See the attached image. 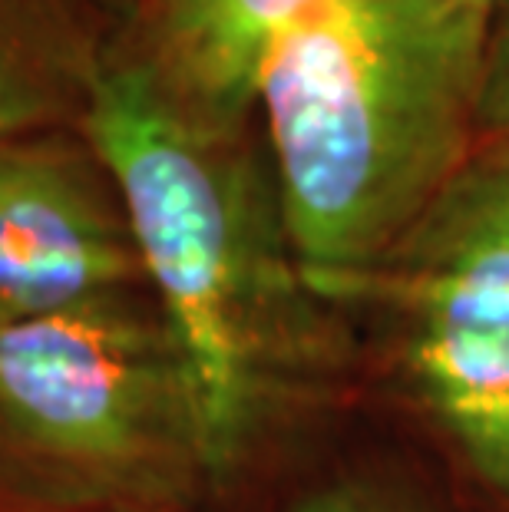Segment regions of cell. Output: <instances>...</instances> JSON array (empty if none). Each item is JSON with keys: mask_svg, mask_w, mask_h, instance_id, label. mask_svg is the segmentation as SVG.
Segmentation results:
<instances>
[{"mask_svg": "<svg viewBox=\"0 0 509 512\" xmlns=\"http://www.w3.org/2000/svg\"><path fill=\"white\" fill-rule=\"evenodd\" d=\"M209 479L182 357L129 294L0 328V489L40 512H133Z\"/></svg>", "mask_w": 509, "mask_h": 512, "instance_id": "3957f363", "label": "cell"}, {"mask_svg": "<svg viewBox=\"0 0 509 512\" xmlns=\"http://www.w3.org/2000/svg\"><path fill=\"white\" fill-rule=\"evenodd\" d=\"M143 57L205 119L242 129L275 40L318 0H143Z\"/></svg>", "mask_w": 509, "mask_h": 512, "instance_id": "8992f818", "label": "cell"}, {"mask_svg": "<svg viewBox=\"0 0 509 512\" xmlns=\"http://www.w3.org/2000/svg\"><path fill=\"white\" fill-rule=\"evenodd\" d=\"M490 24L427 0H318L275 40L255 106L308 291L364 285L480 146Z\"/></svg>", "mask_w": 509, "mask_h": 512, "instance_id": "7a4b0ae2", "label": "cell"}, {"mask_svg": "<svg viewBox=\"0 0 509 512\" xmlns=\"http://www.w3.org/2000/svg\"><path fill=\"white\" fill-rule=\"evenodd\" d=\"M420 407L509 506V136H486L361 291Z\"/></svg>", "mask_w": 509, "mask_h": 512, "instance_id": "277c9868", "label": "cell"}, {"mask_svg": "<svg viewBox=\"0 0 509 512\" xmlns=\"http://www.w3.org/2000/svg\"><path fill=\"white\" fill-rule=\"evenodd\" d=\"M291 512H387V509L377 506V499L361 493V489L331 486V489H318V493L305 496Z\"/></svg>", "mask_w": 509, "mask_h": 512, "instance_id": "9c48e42d", "label": "cell"}, {"mask_svg": "<svg viewBox=\"0 0 509 512\" xmlns=\"http://www.w3.org/2000/svg\"><path fill=\"white\" fill-rule=\"evenodd\" d=\"M143 278L123 205L83 136L0 139V328L119 298Z\"/></svg>", "mask_w": 509, "mask_h": 512, "instance_id": "5b68a950", "label": "cell"}, {"mask_svg": "<svg viewBox=\"0 0 509 512\" xmlns=\"http://www.w3.org/2000/svg\"><path fill=\"white\" fill-rule=\"evenodd\" d=\"M80 136L123 205L139 268L186 367L209 479L245 460L318 364V298L291 252L275 176L149 63L100 57Z\"/></svg>", "mask_w": 509, "mask_h": 512, "instance_id": "6da1fadb", "label": "cell"}, {"mask_svg": "<svg viewBox=\"0 0 509 512\" xmlns=\"http://www.w3.org/2000/svg\"><path fill=\"white\" fill-rule=\"evenodd\" d=\"M96 60L70 0H0V139L80 119Z\"/></svg>", "mask_w": 509, "mask_h": 512, "instance_id": "52a82bcc", "label": "cell"}, {"mask_svg": "<svg viewBox=\"0 0 509 512\" xmlns=\"http://www.w3.org/2000/svg\"><path fill=\"white\" fill-rule=\"evenodd\" d=\"M509 136V0H496L486 34L480 139Z\"/></svg>", "mask_w": 509, "mask_h": 512, "instance_id": "ba28073f", "label": "cell"}, {"mask_svg": "<svg viewBox=\"0 0 509 512\" xmlns=\"http://www.w3.org/2000/svg\"><path fill=\"white\" fill-rule=\"evenodd\" d=\"M430 7L443 10V14H457V17H473V20H486L490 24L496 0H427Z\"/></svg>", "mask_w": 509, "mask_h": 512, "instance_id": "30bf717a", "label": "cell"}]
</instances>
